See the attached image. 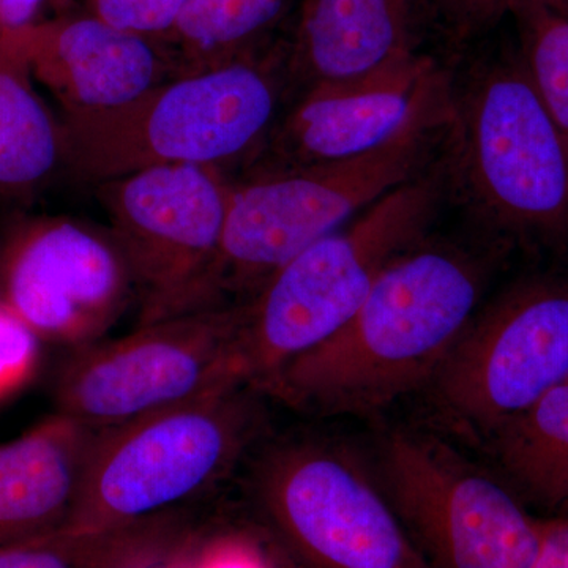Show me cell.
<instances>
[{"mask_svg":"<svg viewBox=\"0 0 568 568\" xmlns=\"http://www.w3.org/2000/svg\"><path fill=\"white\" fill-rule=\"evenodd\" d=\"M99 432L58 413L0 444V548L67 525Z\"/></svg>","mask_w":568,"mask_h":568,"instance_id":"obj_15","label":"cell"},{"mask_svg":"<svg viewBox=\"0 0 568 568\" xmlns=\"http://www.w3.org/2000/svg\"><path fill=\"white\" fill-rule=\"evenodd\" d=\"M450 121L458 171L480 212L510 233L568 239V144L525 67L481 74Z\"/></svg>","mask_w":568,"mask_h":568,"instance_id":"obj_7","label":"cell"},{"mask_svg":"<svg viewBox=\"0 0 568 568\" xmlns=\"http://www.w3.org/2000/svg\"><path fill=\"white\" fill-rule=\"evenodd\" d=\"M13 33L0 39V192L36 189L63 160L62 122L36 89Z\"/></svg>","mask_w":568,"mask_h":568,"instance_id":"obj_18","label":"cell"},{"mask_svg":"<svg viewBox=\"0 0 568 568\" xmlns=\"http://www.w3.org/2000/svg\"><path fill=\"white\" fill-rule=\"evenodd\" d=\"M257 392L231 387L100 428L65 526L140 521L219 484L260 429Z\"/></svg>","mask_w":568,"mask_h":568,"instance_id":"obj_5","label":"cell"},{"mask_svg":"<svg viewBox=\"0 0 568 568\" xmlns=\"http://www.w3.org/2000/svg\"><path fill=\"white\" fill-rule=\"evenodd\" d=\"M231 185L226 171L196 164L152 168L95 185L141 293L140 325L159 321L211 263Z\"/></svg>","mask_w":568,"mask_h":568,"instance_id":"obj_11","label":"cell"},{"mask_svg":"<svg viewBox=\"0 0 568 568\" xmlns=\"http://www.w3.org/2000/svg\"><path fill=\"white\" fill-rule=\"evenodd\" d=\"M33 80L63 112L108 110L174 78L155 40L121 31L100 18H59L13 32Z\"/></svg>","mask_w":568,"mask_h":568,"instance_id":"obj_14","label":"cell"},{"mask_svg":"<svg viewBox=\"0 0 568 568\" xmlns=\"http://www.w3.org/2000/svg\"><path fill=\"white\" fill-rule=\"evenodd\" d=\"M237 386H250L241 305L78 347L59 375L55 403L59 414L100 429Z\"/></svg>","mask_w":568,"mask_h":568,"instance_id":"obj_6","label":"cell"},{"mask_svg":"<svg viewBox=\"0 0 568 568\" xmlns=\"http://www.w3.org/2000/svg\"><path fill=\"white\" fill-rule=\"evenodd\" d=\"M529 568H568V515L540 519V540Z\"/></svg>","mask_w":568,"mask_h":568,"instance_id":"obj_24","label":"cell"},{"mask_svg":"<svg viewBox=\"0 0 568 568\" xmlns=\"http://www.w3.org/2000/svg\"><path fill=\"white\" fill-rule=\"evenodd\" d=\"M448 119L447 104L422 115L375 151L336 162L256 171L233 182L211 263L163 317L245 304L298 253L418 178Z\"/></svg>","mask_w":568,"mask_h":568,"instance_id":"obj_2","label":"cell"},{"mask_svg":"<svg viewBox=\"0 0 568 568\" xmlns=\"http://www.w3.org/2000/svg\"><path fill=\"white\" fill-rule=\"evenodd\" d=\"M379 467L388 503L429 567L532 564L540 519L446 444L418 433H392Z\"/></svg>","mask_w":568,"mask_h":568,"instance_id":"obj_8","label":"cell"},{"mask_svg":"<svg viewBox=\"0 0 568 568\" xmlns=\"http://www.w3.org/2000/svg\"><path fill=\"white\" fill-rule=\"evenodd\" d=\"M432 63L414 58L355 80L305 89L268 134L257 171L336 162L375 151L428 112L447 106Z\"/></svg>","mask_w":568,"mask_h":568,"instance_id":"obj_13","label":"cell"},{"mask_svg":"<svg viewBox=\"0 0 568 568\" xmlns=\"http://www.w3.org/2000/svg\"><path fill=\"white\" fill-rule=\"evenodd\" d=\"M189 0H91V14L121 31L156 40L173 29Z\"/></svg>","mask_w":568,"mask_h":568,"instance_id":"obj_23","label":"cell"},{"mask_svg":"<svg viewBox=\"0 0 568 568\" xmlns=\"http://www.w3.org/2000/svg\"><path fill=\"white\" fill-rule=\"evenodd\" d=\"M44 0H0V39L33 24Z\"/></svg>","mask_w":568,"mask_h":568,"instance_id":"obj_26","label":"cell"},{"mask_svg":"<svg viewBox=\"0 0 568 568\" xmlns=\"http://www.w3.org/2000/svg\"><path fill=\"white\" fill-rule=\"evenodd\" d=\"M525 71L568 144V18L540 14L534 20Z\"/></svg>","mask_w":568,"mask_h":568,"instance_id":"obj_21","label":"cell"},{"mask_svg":"<svg viewBox=\"0 0 568 568\" xmlns=\"http://www.w3.org/2000/svg\"><path fill=\"white\" fill-rule=\"evenodd\" d=\"M39 357V335L7 302H0V402L31 381Z\"/></svg>","mask_w":568,"mask_h":568,"instance_id":"obj_22","label":"cell"},{"mask_svg":"<svg viewBox=\"0 0 568 568\" xmlns=\"http://www.w3.org/2000/svg\"><path fill=\"white\" fill-rule=\"evenodd\" d=\"M207 568H282L261 545L250 538H235L215 552Z\"/></svg>","mask_w":568,"mask_h":568,"instance_id":"obj_25","label":"cell"},{"mask_svg":"<svg viewBox=\"0 0 568 568\" xmlns=\"http://www.w3.org/2000/svg\"><path fill=\"white\" fill-rule=\"evenodd\" d=\"M286 80L284 58L252 52L170 78L119 106L63 112V160L93 185L178 164L226 171L267 140Z\"/></svg>","mask_w":568,"mask_h":568,"instance_id":"obj_3","label":"cell"},{"mask_svg":"<svg viewBox=\"0 0 568 568\" xmlns=\"http://www.w3.org/2000/svg\"><path fill=\"white\" fill-rule=\"evenodd\" d=\"M493 435L511 485L538 506L568 515V379Z\"/></svg>","mask_w":568,"mask_h":568,"instance_id":"obj_19","label":"cell"},{"mask_svg":"<svg viewBox=\"0 0 568 568\" xmlns=\"http://www.w3.org/2000/svg\"><path fill=\"white\" fill-rule=\"evenodd\" d=\"M136 290L114 235L71 220L33 226L11 250L6 302L39 338L89 346L106 334Z\"/></svg>","mask_w":568,"mask_h":568,"instance_id":"obj_12","label":"cell"},{"mask_svg":"<svg viewBox=\"0 0 568 568\" xmlns=\"http://www.w3.org/2000/svg\"><path fill=\"white\" fill-rule=\"evenodd\" d=\"M290 0H189L173 29L156 39L174 77L212 70L252 54L253 41Z\"/></svg>","mask_w":568,"mask_h":568,"instance_id":"obj_20","label":"cell"},{"mask_svg":"<svg viewBox=\"0 0 568 568\" xmlns=\"http://www.w3.org/2000/svg\"><path fill=\"white\" fill-rule=\"evenodd\" d=\"M439 192L436 179L418 175L298 253L241 304L250 386L261 392L284 365L347 323L384 268L425 233Z\"/></svg>","mask_w":568,"mask_h":568,"instance_id":"obj_4","label":"cell"},{"mask_svg":"<svg viewBox=\"0 0 568 568\" xmlns=\"http://www.w3.org/2000/svg\"><path fill=\"white\" fill-rule=\"evenodd\" d=\"M409 40V0H304L284 65L305 91L414 58Z\"/></svg>","mask_w":568,"mask_h":568,"instance_id":"obj_16","label":"cell"},{"mask_svg":"<svg viewBox=\"0 0 568 568\" xmlns=\"http://www.w3.org/2000/svg\"><path fill=\"white\" fill-rule=\"evenodd\" d=\"M257 499L306 568H432L387 497L331 448L274 452L257 474Z\"/></svg>","mask_w":568,"mask_h":568,"instance_id":"obj_9","label":"cell"},{"mask_svg":"<svg viewBox=\"0 0 568 568\" xmlns=\"http://www.w3.org/2000/svg\"><path fill=\"white\" fill-rule=\"evenodd\" d=\"M481 276L463 254L409 248L334 335L284 365L261 392L320 413H369L432 383L473 323Z\"/></svg>","mask_w":568,"mask_h":568,"instance_id":"obj_1","label":"cell"},{"mask_svg":"<svg viewBox=\"0 0 568 568\" xmlns=\"http://www.w3.org/2000/svg\"><path fill=\"white\" fill-rule=\"evenodd\" d=\"M193 538L185 511L106 526L62 528L0 548V568H156Z\"/></svg>","mask_w":568,"mask_h":568,"instance_id":"obj_17","label":"cell"},{"mask_svg":"<svg viewBox=\"0 0 568 568\" xmlns=\"http://www.w3.org/2000/svg\"><path fill=\"white\" fill-rule=\"evenodd\" d=\"M568 379V284L534 283L473 320L437 369V402L496 433Z\"/></svg>","mask_w":568,"mask_h":568,"instance_id":"obj_10","label":"cell"}]
</instances>
